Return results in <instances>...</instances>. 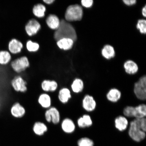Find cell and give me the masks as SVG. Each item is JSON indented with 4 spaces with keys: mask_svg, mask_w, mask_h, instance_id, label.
Segmentation results:
<instances>
[{
    "mask_svg": "<svg viewBox=\"0 0 146 146\" xmlns=\"http://www.w3.org/2000/svg\"><path fill=\"white\" fill-rule=\"evenodd\" d=\"M146 119L145 117L134 119L129 123L128 135L133 141L140 142L146 137Z\"/></svg>",
    "mask_w": 146,
    "mask_h": 146,
    "instance_id": "6da1fadb",
    "label": "cell"
},
{
    "mask_svg": "<svg viewBox=\"0 0 146 146\" xmlns=\"http://www.w3.org/2000/svg\"><path fill=\"white\" fill-rule=\"evenodd\" d=\"M54 38L56 41L63 38H70L76 41L77 36L75 30L68 21L64 19L60 21L59 26L54 33Z\"/></svg>",
    "mask_w": 146,
    "mask_h": 146,
    "instance_id": "7a4b0ae2",
    "label": "cell"
},
{
    "mask_svg": "<svg viewBox=\"0 0 146 146\" xmlns=\"http://www.w3.org/2000/svg\"><path fill=\"white\" fill-rule=\"evenodd\" d=\"M123 114L126 117L139 119L145 117L146 105L140 104L136 107L128 106L124 108Z\"/></svg>",
    "mask_w": 146,
    "mask_h": 146,
    "instance_id": "3957f363",
    "label": "cell"
},
{
    "mask_svg": "<svg viewBox=\"0 0 146 146\" xmlns=\"http://www.w3.org/2000/svg\"><path fill=\"white\" fill-rule=\"evenodd\" d=\"M83 16L82 7L78 5H70L67 8L65 14L66 21H79Z\"/></svg>",
    "mask_w": 146,
    "mask_h": 146,
    "instance_id": "277c9868",
    "label": "cell"
},
{
    "mask_svg": "<svg viewBox=\"0 0 146 146\" xmlns=\"http://www.w3.org/2000/svg\"><path fill=\"white\" fill-rule=\"evenodd\" d=\"M133 92L139 100L144 101L146 99V76H143L135 83Z\"/></svg>",
    "mask_w": 146,
    "mask_h": 146,
    "instance_id": "5b68a950",
    "label": "cell"
},
{
    "mask_svg": "<svg viewBox=\"0 0 146 146\" xmlns=\"http://www.w3.org/2000/svg\"><path fill=\"white\" fill-rule=\"evenodd\" d=\"M11 65L16 72L20 73L29 67L30 63L27 58L26 56H23L14 60L12 62Z\"/></svg>",
    "mask_w": 146,
    "mask_h": 146,
    "instance_id": "8992f818",
    "label": "cell"
},
{
    "mask_svg": "<svg viewBox=\"0 0 146 146\" xmlns=\"http://www.w3.org/2000/svg\"><path fill=\"white\" fill-rule=\"evenodd\" d=\"M45 119L48 123L51 121L54 124H57L60 120L59 110L54 107H52L47 110L45 113Z\"/></svg>",
    "mask_w": 146,
    "mask_h": 146,
    "instance_id": "52a82bcc",
    "label": "cell"
},
{
    "mask_svg": "<svg viewBox=\"0 0 146 146\" xmlns=\"http://www.w3.org/2000/svg\"><path fill=\"white\" fill-rule=\"evenodd\" d=\"M11 84L14 90L17 92H25L27 90V82L21 76L15 77Z\"/></svg>",
    "mask_w": 146,
    "mask_h": 146,
    "instance_id": "ba28073f",
    "label": "cell"
},
{
    "mask_svg": "<svg viewBox=\"0 0 146 146\" xmlns=\"http://www.w3.org/2000/svg\"><path fill=\"white\" fill-rule=\"evenodd\" d=\"M96 102L94 97L89 94L85 96L82 100V107L86 111L92 112L96 109Z\"/></svg>",
    "mask_w": 146,
    "mask_h": 146,
    "instance_id": "9c48e42d",
    "label": "cell"
},
{
    "mask_svg": "<svg viewBox=\"0 0 146 146\" xmlns=\"http://www.w3.org/2000/svg\"><path fill=\"white\" fill-rule=\"evenodd\" d=\"M40 28V24L35 19L30 20L25 27V31L29 36H32L37 33Z\"/></svg>",
    "mask_w": 146,
    "mask_h": 146,
    "instance_id": "30bf717a",
    "label": "cell"
},
{
    "mask_svg": "<svg viewBox=\"0 0 146 146\" xmlns=\"http://www.w3.org/2000/svg\"><path fill=\"white\" fill-rule=\"evenodd\" d=\"M129 121L125 116H119L115 119V127L120 132H123L127 129L129 125Z\"/></svg>",
    "mask_w": 146,
    "mask_h": 146,
    "instance_id": "8fae6325",
    "label": "cell"
},
{
    "mask_svg": "<svg viewBox=\"0 0 146 146\" xmlns=\"http://www.w3.org/2000/svg\"><path fill=\"white\" fill-rule=\"evenodd\" d=\"M121 91L118 89L111 88L107 93L106 98L109 101L113 103H115L121 98Z\"/></svg>",
    "mask_w": 146,
    "mask_h": 146,
    "instance_id": "7c38bea8",
    "label": "cell"
},
{
    "mask_svg": "<svg viewBox=\"0 0 146 146\" xmlns=\"http://www.w3.org/2000/svg\"><path fill=\"white\" fill-rule=\"evenodd\" d=\"M25 110L19 103H16L13 105L11 109V112L14 117L19 118L23 117L25 113Z\"/></svg>",
    "mask_w": 146,
    "mask_h": 146,
    "instance_id": "4fadbf2b",
    "label": "cell"
},
{
    "mask_svg": "<svg viewBox=\"0 0 146 146\" xmlns=\"http://www.w3.org/2000/svg\"><path fill=\"white\" fill-rule=\"evenodd\" d=\"M41 86L42 89L45 92H54L58 87L57 82L54 80H44Z\"/></svg>",
    "mask_w": 146,
    "mask_h": 146,
    "instance_id": "5bb4252c",
    "label": "cell"
},
{
    "mask_svg": "<svg viewBox=\"0 0 146 146\" xmlns=\"http://www.w3.org/2000/svg\"><path fill=\"white\" fill-rule=\"evenodd\" d=\"M61 127L64 132L71 133L75 130L76 125L72 120L70 118H66L62 122Z\"/></svg>",
    "mask_w": 146,
    "mask_h": 146,
    "instance_id": "9a60e30c",
    "label": "cell"
},
{
    "mask_svg": "<svg viewBox=\"0 0 146 146\" xmlns=\"http://www.w3.org/2000/svg\"><path fill=\"white\" fill-rule=\"evenodd\" d=\"M77 124L78 127L84 129L91 126L93 124V121L89 115L85 114L78 118L77 120Z\"/></svg>",
    "mask_w": 146,
    "mask_h": 146,
    "instance_id": "2e32d148",
    "label": "cell"
},
{
    "mask_svg": "<svg viewBox=\"0 0 146 146\" xmlns=\"http://www.w3.org/2000/svg\"><path fill=\"white\" fill-rule=\"evenodd\" d=\"M23 46V44L21 42L17 39H13L9 42L8 47L11 52L16 54L21 52Z\"/></svg>",
    "mask_w": 146,
    "mask_h": 146,
    "instance_id": "e0dca14e",
    "label": "cell"
},
{
    "mask_svg": "<svg viewBox=\"0 0 146 146\" xmlns=\"http://www.w3.org/2000/svg\"><path fill=\"white\" fill-rule=\"evenodd\" d=\"M46 23L50 28L56 30L59 26L60 21L57 16L55 15L50 14L47 17Z\"/></svg>",
    "mask_w": 146,
    "mask_h": 146,
    "instance_id": "ac0fdd59",
    "label": "cell"
},
{
    "mask_svg": "<svg viewBox=\"0 0 146 146\" xmlns=\"http://www.w3.org/2000/svg\"><path fill=\"white\" fill-rule=\"evenodd\" d=\"M124 67L125 72L129 74H135L138 70L137 65L132 60H128L124 64Z\"/></svg>",
    "mask_w": 146,
    "mask_h": 146,
    "instance_id": "d6986e66",
    "label": "cell"
},
{
    "mask_svg": "<svg viewBox=\"0 0 146 146\" xmlns=\"http://www.w3.org/2000/svg\"><path fill=\"white\" fill-rule=\"evenodd\" d=\"M74 41L70 38H63L57 42V45L60 49L64 50H68L72 48Z\"/></svg>",
    "mask_w": 146,
    "mask_h": 146,
    "instance_id": "ffe728a7",
    "label": "cell"
},
{
    "mask_svg": "<svg viewBox=\"0 0 146 146\" xmlns=\"http://www.w3.org/2000/svg\"><path fill=\"white\" fill-rule=\"evenodd\" d=\"M71 98L72 95L71 92L69 89L67 88H64L60 90L58 94V98L62 103H67Z\"/></svg>",
    "mask_w": 146,
    "mask_h": 146,
    "instance_id": "44dd1931",
    "label": "cell"
},
{
    "mask_svg": "<svg viewBox=\"0 0 146 146\" xmlns=\"http://www.w3.org/2000/svg\"><path fill=\"white\" fill-rule=\"evenodd\" d=\"M84 87V82L81 78H76L75 79L71 85V88L73 92L76 94L81 92Z\"/></svg>",
    "mask_w": 146,
    "mask_h": 146,
    "instance_id": "7402d4cb",
    "label": "cell"
},
{
    "mask_svg": "<svg viewBox=\"0 0 146 146\" xmlns=\"http://www.w3.org/2000/svg\"><path fill=\"white\" fill-rule=\"evenodd\" d=\"M38 101L39 104L43 108H49L51 106V98L48 94L45 93L41 94L38 98Z\"/></svg>",
    "mask_w": 146,
    "mask_h": 146,
    "instance_id": "603a6c76",
    "label": "cell"
},
{
    "mask_svg": "<svg viewBox=\"0 0 146 146\" xmlns=\"http://www.w3.org/2000/svg\"><path fill=\"white\" fill-rule=\"evenodd\" d=\"M33 130L36 134L41 136L47 132V127L44 123L41 122H36L34 124Z\"/></svg>",
    "mask_w": 146,
    "mask_h": 146,
    "instance_id": "cb8c5ba5",
    "label": "cell"
},
{
    "mask_svg": "<svg viewBox=\"0 0 146 146\" xmlns=\"http://www.w3.org/2000/svg\"><path fill=\"white\" fill-rule=\"evenodd\" d=\"M102 54L104 57L107 59L113 58L115 55V51L113 47L110 45H106L102 49Z\"/></svg>",
    "mask_w": 146,
    "mask_h": 146,
    "instance_id": "d4e9b609",
    "label": "cell"
},
{
    "mask_svg": "<svg viewBox=\"0 0 146 146\" xmlns=\"http://www.w3.org/2000/svg\"><path fill=\"white\" fill-rule=\"evenodd\" d=\"M33 11V14L36 17L42 18L45 15L46 8L44 5L38 4L35 5Z\"/></svg>",
    "mask_w": 146,
    "mask_h": 146,
    "instance_id": "484cf974",
    "label": "cell"
},
{
    "mask_svg": "<svg viewBox=\"0 0 146 146\" xmlns=\"http://www.w3.org/2000/svg\"><path fill=\"white\" fill-rule=\"evenodd\" d=\"M11 59V54L8 51L2 50L0 51V64H7Z\"/></svg>",
    "mask_w": 146,
    "mask_h": 146,
    "instance_id": "4316f807",
    "label": "cell"
},
{
    "mask_svg": "<svg viewBox=\"0 0 146 146\" xmlns=\"http://www.w3.org/2000/svg\"><path fill=\"white\" fill-rule=\"evenodd\" d=\"M77 143L78 146H94V145L93 140L87 137L80 138Z\"/></svg>",
    "mask_w": 146,
    "mask_h": 146,
    "instance_id": "83f0119b",
    "label": "cell"
},
{
    "mask_svg": "<svg viewBox=\"0 0 146 146\" xmlns=\"http://www.w3.org/2000/svg\"><path fill=\"white\" fill-rule=\"evenodd\" d=\"M27 50L30 52H35L39 49V45L37 43L29 40L27 43Z\"/></svg>",
    "mask_w": 146,
    "mask_h": 146,
    "instance_id": "f1b7e54d",
    "label": "cell"
},
{
    "mask_svg": "<svg viewBox=\"0 0 146 146\" xmlns=\"http://www.w3.org/2000/svg\"><path fill=\"white\" fill-rule=\"evenodd\" d=\"M137 28L142 34L146 33V21L145 19H140L138 21Z\"/></svg>",
    "mask_w": 146,
    "mask_h": 146,
    "instance_id": "f546056e",
    "label": "cell"
},
{
    "mask_svg": "<svg viewBox=\"0 0 146 146\" xmlns=\"http://www.w3.org/2000/svg\"><path fill=\"white\" fill-rule=\"evenodd\" d=\"M94 1L92 0H82L81 1L82 5L86 8H90L92 6Z\"/></svg>",
    "mask_w": 146,
    "mask_h": 146,
    "instance_id": "4dcf8cb0",
    "label": "cell"
},
{
    "mask_svg": "<svg viewBox=\"0 0 146 146\" xmlns=\"http://www.w3.org/2000/svg\"><path fill=\"white\" fill-rule=\"evenodd\" d=\"M123 1L125 5H134L136 2V0H123Z\"/></svg>",
    "mask_w": 146,
    "mask_h": 146,
    "instance_id": "1f68e13d",
    "label": "cell"
},
{
    "mask_svg": "<svg viewBox=\"0 0 146 146\" xmlns=\"http://www.w3.org/2000/svg\"><path fill=\"white\" fill-rule=\"evenodd\" d=\"M142 14L144 17H146V5L144 7L142 10Z\"/></svg>",
    "mask_w": 146,
    "mask_h": 146,
    "instance_id": "d6a6232c",
    "label": "cell"
},
{
    "mask_svg": "<svg viewBox=\"0 0 146 146\" xmlns=\"http://www.w3.org/2000/svg\"><path fill=\"white\" fill-rule=\"evenodd\" d=\"M54 1V0H44L43 1L47 4H50L53 3Z\"/></svg>",
    "mask_w": 146,
    "mask_h": 146,
    "instance_id": "836d02e7",
    "label": "cell"
}]
</instances>
